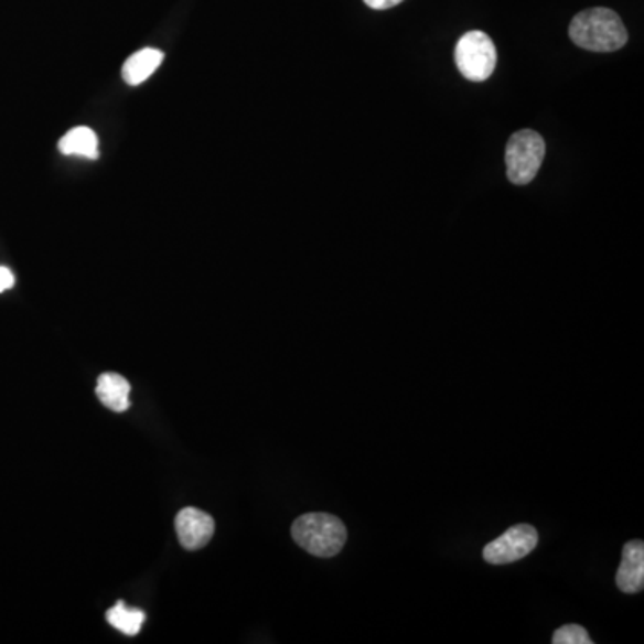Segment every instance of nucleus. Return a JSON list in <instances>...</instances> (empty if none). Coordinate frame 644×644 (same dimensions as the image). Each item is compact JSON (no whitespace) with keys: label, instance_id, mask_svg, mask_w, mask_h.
I'll use <instances>...</instances> for the list:
<instances>
[{"label":"nucleus","instance_id":"nucleus-2","mask_svg":"<svg viewBox=\"0 0 644 644\" xmlns=\"http://www.w3.org/2000/svg\"><path fill=\"white\" fill-rule=\"evenodd\" d=\"M292 537L304 551L315 557H335L346 545L347 530L339 517L324 512H310L292 525Z\"/></svg>","mask_w":644,"mask_h":644},{"label":"nucleus","instance_id":"nucleus-6","mask_svg":"<svg viewBox=\"0 0 644 644\" xmlns=\"http://www.w3.org/2000/svg\"><path fill=\"white\" fill-rule=\"evenodd\" d=\"M175 532L180 537V543L186 550H200L208 545L214 536V517L195 507H186L175 516Z\"/></svg>","mask_w":644,"mask_h":644},{"label":"nucleus","instance_id":"nucleus-5","mask_svg":"<svg viewBox=\"0 0 644 644\" xmlns=\"http://www.w3.org/2000/svg\"><path fill=\"white\" fill-rule=\"evenodd\" d=\"M539 536L530 525H516L483 548V559L493 566L517 562L536 550Z\"/></svg>","mask_w":644,"mask_h":644},{"label":"nucleus","instance_id":"nucleus-10","mask_svg":"<svg viewBox=\"0 0 644 644\" xmlns=\"http://www.w3.org/2000/svg\"><path fill=\"white\" fill-rule=\"evenodd\" d=\"M57 149L67 157H83L97 160L99 157V140L90 128H74L57 143Z\"/></svg>","mask_w":644,"mask_h":644},{"label":"nucleus","instance_id":"nucleus-1","mask_svg":"<svg viewBox=\"0 0 644 644\" xmlns=\"http://www.w3.org/2000/svg\"><path fill=\"white\" fill-rule=\"evenodd\" d=\"M569 39L575 45L592 53H614L629 42L623 20L616 11L607 8L578 13L569 25Z\"/></svg>","mask_w":644,"mask_h":644},{"label":"nucleus","instance_id":"nucleus-3","mask_svg":"<svg viewBox=\"0 0 644 644\" xmlns=\"http://www.w3.org/2000/svg\"><path fill=\"white\" fill-rule=\"evenodd\" d=\"M546 143L532 129H523L512 135L505 151V163H507L508 181L514 185H528L536 180L543 160H545Z\"/></svg>","mask_w":644,"mask_h":644},{"label":"nucleus","instance_id":"nucleus-4","mask_svg":"<svg viewBox=\"0 0 644 644\" xmlns=\"http://www.w3.org/2000/svg\"><path fill=\"white\" fill-rule=\"evenodd\" d=\"M455 62L465 79L482 83L493 76L497 53L493 40L483 31H470L457 43Z\"/></svg>","mask_w":644,"mask_h":644},{"label":"nucleus","instance_id":"nucleus-12","mask_svg":"<svg viewBox=\"0 0 644 644\" xmlns=\"http://www.w3.org/2000/svg\"><path fill=\"white\" fill-rule=\"evenodd\" d=\"M554 644H592L591 637H589L588 631L583 626L575 625H564L560 626L559 631H555Z\"/></svg>","mask_w":644,"mask_h":644},{"label":"nucleus","instance_id":"nucleus-8","mask_svg":"<svg viewBox=\"0 0 644 644\" xmlns=\"http://www.w3.org/2000/svg\"><path fill=\"white\" fill-rule=\"evenodd\" d=\"M129 394H131V385L124 376L115 375V373L99 376L97 398L109 410L126 412L129 408Z\"/></svg>","mask_w":644,"mask_h":644},{"label":"nucleus","instance_id":"nucleus-13","mask_svg":"<svg viewBox=\"0 0 644 644\" xmlns=\"http://www.w3.org/2000/svg\"><path fill=\"white\" fill-rule=\"evenodd\" d=\"M14 285V275L8 267L0 266V292L10 290Z\"/></svg>","mask_w":644,"mask_h":644},{"label":"nucleus","instance_id":"nucleus-11","mask_svg":"<svg viewBox=\"0 0 644 644\" xmlns=\"http://www.w3.org/2000/svg\"><path fill=\"white\" fill-rule=\"evenodd\" d=\"M106 618H108L109 625L115 626L122 634L137 635L138 632L142 631L146 612L140 611V609H129L126 603L119 602L109 609Z\"/></svg>","mask_w":644,"mask_h":644},{"label":"nucleus","instance_id":"nucleus-9","mask_svg":"<svg viewBox=\"0 0 644 644\" xmlns=\"http://www.w3.org/2000/svg\"><path fill=\"white\" fill-rule=\"evenodd\" d=\"M163 53L158 49H142L133 56L128 57V62L124 63L122 77L129 86L142 85L143 80L158 71L161 62H163Z\"/></svg>","mask_w":644,"mask_h":644},{"label":"nucleus","instance_id":"nucleus-7","mask_svg":"<svg viewBox=\"0 0 644 644\" xmlns=\"http://www.w3.org/2000/svg\"><path fill=\"white\" fill-rule=\"evenodd\" d=\"M616 583L625 594H637L644 588V543L631 540L623 546V559L618 569Z\"/></svg>","mask_w":644,"mask_h":644},{"label":"nucleus","instance_id":"nucleus-14","mask_svg":"<svg viewBox=\"0 0 644 644\" xmlns=\"http://www.w3.org/2000/svg\"><path fill=\"white\" fill-rule=\"evenodd\" d=\"M365 4L373 8V10H390L394 6L401 4L402 0H364Z\"/></svg>","mask_w":644,"mask_h":644}]
</instances>
